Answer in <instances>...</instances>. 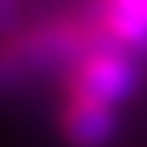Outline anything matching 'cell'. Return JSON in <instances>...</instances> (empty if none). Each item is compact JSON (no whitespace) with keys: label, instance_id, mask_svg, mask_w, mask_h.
Instances as JSON below:
<instances>
[{"label":"cell","instance_id":"obj_2","mask_svg":"<svg viewBox=\"0 0 147 147\" xmlns=\"http://www.w3.org/2000/svg\"><path fill=\"white\" fill-rule=\"evenodd\" d=\"M120 129L117 108L63 90L57 111V132L69 147H108Z\"/></svg>","mask_w":147,"mask_h":147},{"label":"cell","instance_id":"obj_1","mask_svg":"<svg viewBox=\"0 0 147 147\" xmlns=\"http://www.w3.org/2000/svg\"><path fill=\"white\" fill-rule=\"evenodd\" d=\"M138 84H141V66H138L135 54L102 39L66 69L63 90L120 108L135 96Z\"/></svg>","mask_w":147,"mask_h":147}]
</instances>
